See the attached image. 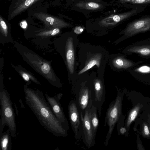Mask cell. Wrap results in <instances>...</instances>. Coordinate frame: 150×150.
<instances>
[{
    "instance_id": "1",
    "label": "cell",
    "mask_w": 150,
    "mask_h": 150,
    "mask_svg": "<svg viewBox=\"0 0 150 150\" xmlns=\"http://www.w3.org/2000/svg\"><path fill=\"white\" fill-rule=\"evenodd\" d=\"M25 101L42 126L56 137H66L68 131L54 114L43 92L25 85L24 87Z\"/></svg>"
},
{
    "instance_id": "2",
    "label": "cell",
    "mask_w": 150,
    "mask_h": 150,
    "mask_svg": "<svg viewBox=\"0 0 150 150\" xmlns=\"http://www.w3.org/2000/svg\"><path fill=\"white\" fill-rule=\"evenodd\" d=\"M0 137L6 125L8 127L11 137H15L17 129L14 112L9 95L5 89L0 90Z\"/></svg>"
},
{
    "instance_id": "3",
    "label": "cell",
    "mask_w": 150,
    "mask_h": 150,
    "mask_svg": "<svg viewBox=\"0 0 150 150\" xmlns=\"http://www.w3.org/2000/svg\"><path fill=\"white\" fill-rule=\"evenodd\" d=\"M122 96L118 93L115 99L111 102L107 110L104 123V126L107 125L108 127L104 142V145L106 146L108 145L115 124L121 116L122 101Z\"/></svg>"
},
{
    "instance_id": "4",
    "label": "cell",
    "mask_w": 150,
    "mask_h": 150,
    "mask_svg": "<svg viewBox=\"0 0 150 150\" xmlns=\"http://www.w3.org/2000/svg\"><path fill=\"white\" fill-rule=\"evenodd\" d=\"M69 120L75 139L77 141L81 139L82 126L80 113L75 100H71L68 106Z\"/></svg>"
},
{
    "instance_id": "5",
    "label": "cell",
    "mask_w": 150,
    "mask_h": 150,
    "mask_svg": "<svg viewBox=\"0 0 150 150\" xmlns=\"http://www.w3.org/2000/svg\"><path fill=\"white\" fill-rule=\"evenodd\" d=\"M75 101L79 112L85 115L92 105V90L85 85H82L75 93Z\"/></svg>"
},
{
    "instance_id": "6",
    "label": "cell",
    "mask_w": 150,
    "mask_h": 150,
    "mask_svg": "<svg viewBox=\"0 0 150 150\" xmlns=\"http://www.w3.org/2000/svg\"><path fill=\"white\" fill-rule=\"evenodd\" d=\"M82 122V131L81 139L84 143L88 148L95 144V138L90 120L89 109L86 111L85 115L80 114Z\"/></svg>"
},
{
    "instance_id": "7",
    "label": "cell",
    "mask_w": 150,
    "mask_h": 150,
    "mask_svg": "<svg viewBox=\"0 0 150 150\" xmlns=\"http://www.w3.org/2000/svg\"><path fill=\"white\" fill-rule=\"evenodd\" d=\"M105 92L103 83L99 79L94 81V90L92 91V105L98 109L100 116L103 105L105 101Z\"/></svg>"
},
{
    "instance_id": "8",
    "label": "cell",
    "mask_w": 150,
    "mask_h": 150,
    "mask_svg": "<svg viewBox=\"0 0 150 150\" xmlns=\"http://www.w3.org/2000/svg\"><path fill=\"white\" fill-rule=\"evenodd\" d=\"M45 95L54 114L64 128L68 132L69 129V123L64 114L63 108L59 102V100L56 96L51 97L47 93H46Z\"/></svg>"
},
{
    "instance_id": "9",
    "label": "cell",
    "mask_w": 150,
    "mask_h": 150,
    "mask_svg": "<svg viewBox=\"0 0 150 150\" xmlns=\"http://www.w3.org/2000/svg\"><path fill=\"white\" fill-rule=\"evenodd\" d=\"M34 15L44 23L45 28L47 29L56 28H59L67 27L69 25L62 20L45 13H36Z\"/></svg>"
},
{
    "instance_id": "10",
    "label": "cell",
    "mask_w": 150,
    "mask_h": 150,
    "mask_svg": "<svg viewBox=\"0 0 150 150\" xmlns=\"http://www.w3.org/2000/svg\"><path fill=\"white\" fill-rule=\"evenodd\" d=\"M150 29V18H144L133 22L125 29V34L130 36Z\"/></svg>"
},
{
    "instance_id": "11",
    "label": "cell",
    "mask_w": 150,
    "mask_h": 150,
    "mask_svg": "<svg viewBox=\"0 0 150 150\" xmlns=\"http://www.w3.org/2000/svg\"><path fill=\"white\" fill-rule=\"evenodd\" d=\"M136 11V10H133L120 14L111 15L101 20L99 22V24L101 26H104L114 25L130 16L135 13Z\"/></svg>"
},
{
    "instance_id": "12",
    "label": "cell",
    "mask_w": 150,
    "mask_h": 150,
    "mask_svg": "<svg viewBox=\"0 0 150 150\" xmlns=\"http://www.w3.org/2000/svg\"><path fill=\"white\" fill-rule=\"evenodd\" d=\"M40 0H17L14 4L8 17L12 19L24 11L34 3Z\"/></svg>"
},
{
    "instance_id": "13",
    "label": "cell",
    "mask_w": 150,
    "mask_h": 150,
    "mask_svg": "<svg viewBox=\"0 0 150 150\" xmlns=\"http://www.w3.org/2000/svg\"><path fill=\"white\" fill-rule=\"evenodd\" d=\"M66 60L68 68L71 74L74 69V54L73 40L70 37L67 39L66 44Z\"/></svg>"
},
{
    "instance_id": "14",
    "label": "cell",
    "mask_w": 150,
    "mask_h": 150,
    "mask_svg": "<svg viewBox=\"0 0 150 150\" xmlns=\"http://www.w3.org/2000/svg\"><path fill=\"white\" fill-rule=\"evenodd\" d=\"M11 137L8 128L3 133L0 137V145L2 150H11L12 146Z\"/></svg>"
},
{
    "instance_id": "15",
    "label": "cell",
    "mask_w": 150,
    "mask_h": 150,
    "mask_svg": "<svg viewBox=\"0 0 150 150\" xmlns=\"http://www.w3.org/2000/svg\"><path fill=\"white\" fill-rule=\"evenodd\" d=\"M89 114L91 125L93 132L96 137L98 126L99 120L98 115V109L93 105L89 109Z\"/></svg>"
},
{
    "instance_id": "16",
    "label": "cell",
    "mask_w": 150,
    "mask_h": 150,
    "mask_svg": "<svg viewBox=\"0 0 150 150\" xmlns=\"http://www.w3.org/2000/svg\"><path fill=\"white\" fill-rule=\"evenodd\" d=\"M102 57L100 54H96L93 56L86 63L84 67L78 73L80 75L91 69L94 65H96L98 67L100 66V62Z\"/></svg>"
},
{
    "instance_id": "17",
    "label": "cell",
    "mask_w": 150,
    "mask_h": 150,
    "mask_svg": "<svg viewBox=\"0 0 150 150\" xmlns=\"http://www.w3.org/2000/svg\"><path fill=\"white\" fill-rule=\"evenodd\" d=\"M76 6L81 9L88 10H96L102 7L101 4L91 1H81L78 2L75 5Z\"/></svg>"
},
{
    "instance_id": "18",
    "label": "cell",
    "mask_w": 150,
    "mask_h": 150,
    "mask_svg": "<svg viewBox=\"0 0 150 150\" xmlns=\"http://www.w3.org/2000/svg\"><path fill=\"white\" fill-rule=\"evenodd\" d=\"M113 65L117 68L126 69L131 66L132 63L121 57H117L113 59Z\"/></svg>"
},
{
    "instance_id": "19",
    "label": "cell",
    "mask_w": 150,
    "mask_h": 150,
    "mask_svg": "<svg viewBox=\"0 0 150 150\" xmlns=\"http://www.w3.org/2000/svg\"><path fill=\"white\" fill-rule=\"evenodd\" d=\"M129 51L140 54L143 55H150V47L142 46L133 47L130 49Z\"/></svg>"
},
{
    "instance_id": "20",
    "label": "cell",
    "mask_w": 150,
    "mask_h": 150,
    "mask_svg": "<svg viewBox=\"0 0 150 150\" xmlns=\"http://www.w3.org/2000/svg\"><path fill=\"white\" fill-rule=\"evenodd\" d=\"M139 108V106L137 105L132 110L130 113L127 122L126 126L127 127L130 125L131 123L136 118L138 114Z\"/></svg>"
},
{
    "instance_id": "21",
    "label": "cell",
    "mask_w": 150,
    "mask_h": 150,
    "mask_svg": "<svg viewBox=\"0 0 150 150\" xmlns=\"http://www.w3.org/2000/svg\"><path fill=\"white\" fill-rule=\"evenodd\" d=\"M59 29L56 28L43 30L38 33V35L44 36H54L59 33Z\"/></svg>"
},
{
    "instance_id": "22",
    "label": "cell",
    "mask_w": 150,
    "mask_h": 150,
    "mask_svg": "<svg viewBox=\"0 0 150 150\" xmlns=\"http://www.w3.org/2000/svg\"><path fill=\"white\" fill-rule=\"evenodd\" d=\"M0 30L1 33L5 36L8 34V27L7 25L1 16H0Z\"/></svg>"
},
{
    "instance_id": "23",
    "label": "cell",
    "mask_w": 150,
    "mask_h": 150,
    "mask_svg": "<svg viewBox=\"0 0 150 150\" xmlns=\"http://www.w3.org/2000/svg\"><path fill=\"white\" fill-rule=\"evenodd\" d=\"M122 3H129L133 4H143L150 3V0H120Z\"/></svg>"
},
{
    "instance_id": "24",
    "label": "cell",
    "mask_w": 150,
    "mask_h": 150,
    "mask_svg": "<svg viewBox=\"0 0 150 150\" xmlns=\"http://www.w3.org/2000/svg\"><path fill=\"white\" fill-rule=\"evenodd\" d=\"M136 71L142 73H150V67L147 66H142L137 69Z\"/></svg>"
},
{
    "instance_id": "25",
    "label": "cell",
    "mask_w": 150,
    "mask_h": 150,
    "mask_svg": "<svg viewBox=\"0 0 150 150\" xmlns=\"http://www.w3.org/2000/svg\"><path fill=\"white\" fill-rule=\"evenodd\" d=\"M41 69L43 74H47L50 71L51 68L48 63L44 62L41 67Z\"/></svg>"
},
{
    "instance_id": "26",
    "label": "cell",
    "mask_w": 150,
    "mask_h": 150,
    "mask_svg": "<svg viewBox=\"0 0 150 150\" xmlns=\"http://www.w3.org/2000/svg\"><path fill=\"white\" fill-rule=\"evenodd\" d=\"M84 28H82L81 26H76L74 30V32L76 33L80 34L83 31Z\"/></svg>"
},
{
    "instance_id": "27",
    "label": "cell",
    "mask_w": 150,
    "mask_h": 150,
    "mask_svg": "<svg viewBox=\"0 0 150 150\" xmlns=\"http://www.w3.org/2000/svg\"><path fill=\"white\" fill-rule=\"evenodd\" d=\"M21 75L23 79L26 81H29L30 77L26 73L23 72L21 73Z\"/></svg>"
},
{
    "instance_id": "28",
    "label": "cell",
    "mask_w": 150,
    "mask_h": 150,
    "mask_svg": "<svg viewBox=\"0 0 150 150\" xmlns=\"http://www.w3.org/2000/svg\"><path fill=\"white\" fill-rule=\"evenodd\" d=\"M144 132L146 135H148L149 134V131L148 126L145 125L144 127Z\"/></svg>"
},
{
    "instance_id": "29",
    "label": "cell",
    "mask_w": 150,
    "mask_h": 150,
    "mask_svg": "<svg viewBox=\"0 0 150 150\" xmlns=\"http://www.w3.org/2000/svg\"><path fill=\"white\" fill-rule=\"evenodd\" d=\"M119 131L120 134H123L126 132V129L125 127H122L119 129Z\"/></svg>"
},
{
    "instance_id": "30",
    "label": "cell",
    "mask_w": 150,
    "mask_h": 150,
    "mask_svg": "<svg viewBox=\"0 0 150 150\" xmlns=\"http://www.w3.org/2000/svg\"><path fill=\"white\" fill-rule=\"evenodd\" d=\"M149 134H150V133H149Z\"/></svg>"
}]
</instances>
